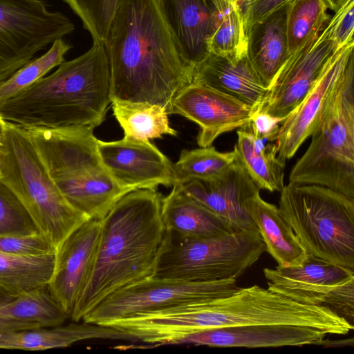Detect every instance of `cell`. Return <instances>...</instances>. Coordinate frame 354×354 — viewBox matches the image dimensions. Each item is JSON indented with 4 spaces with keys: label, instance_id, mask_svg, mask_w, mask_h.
Masks as SVG:
<instances>
[{
    "label": "cell",
    "instance_id": "1",
    "mask_svg": "<svg viewBox=\"0 0 354 354\" xmlns=\"http://www.w3.org/2000/svg\"><path fill=\"white\" fill-rule=\"evenodd\" d=\"M111 100L148 102L169 114L177 93L192 82L156 0H120L104 43Z\"/></svg>",
    "mask_w": 354,
    "mask_h": 354
},
{
    "label": "cell",
    "instance_id": "2",
    "mask_svg": "<svg viewBox=\"0 0 354 354\" xmlns=\"http://www.w3.org/2000/svg\"><path fill=\"white\" fill-rule=\"evenodd\" d=\"M162 199L156 189L131 191L102 220L95 263L73 322L111 293L153 275L167 233Z\"/></svg>",
    "mask_w": 354,
    "mask_h": 354
},
{
    "label": "cell",
    "instance_id": "3",
    "mask_svg": "<svg viewBox=\"0 0 354 354\" xmlns=\"http://www.w3.org/2000/svg\"><path fill=\"white\" fill-rule=\"evenodd\" d=\"M111 73L104 44L0 104V115L24 129L85 126L104 121L111 103Z\"/></svg>",
    "mask_w": 354,
    "mask_h": 354
},
{
    "label": "cell",
    "instance_id": "4",
    "mask_svg": "<svg viewBox=\"0 0 354 354\" xmlns=\"http://www.w3.org/2000/svg\"><path fill=\"white\" fill-rule=\"evenodd\" d=\"M26 130L64 197L89 219L102 220L130 192L114 180L104 165L93 128L77 126Z\"/></svg>",
    "mask_w": 354,
    "mask_h": 354
},
{
    "label": "cell",
    "instance_id": "5",
    "mask_svg": "<svg viewBox=\"0 0 354 354\" xmlns=\"http://www.w3.org/2000/svg\"><path fill=\"white\" fill-rule=\"evenodd\" d=\"M169 325L178 337L198 331L254 324L324 326L348 334L354 325L326 306L304 304L258 285L239 288L214 299L185 304L170 313Z\"/></svg>",
    "mask_w": 354,
    "mask_h": 354
},
{
    "label": "cell",
    "instance_id": "6",
    "mask_svg": "<svg viewBox=\"0 0 354 354\" xmlns=\"http://www.w3.org/2000/svg\"><path fill=\"white\" fill-rule=\"evenodd\" d=\"M292 167L289 182L322 185L354 198V54Z\"/></svg>",
    "mask_w": 354,
    "mask_h": 354
},
{
    "label": "cell",
    "instance_id": "7",
    "mask_svg": "<svg viewBox=\"0 0 354 354\" xmlns=\"http://www.w3.org/2000/svg\"><path fill=\"white\" fill-rule=\"evenodd\" d=\"M0 180L19 200L37 231L56 249L73 230L89 219L64 197L27 130L9 122L6 124Z\"/></svg>",
    "mask_w": 354,
    "mask_h": 354
},
{
    "label": "cell",
    "instance_id": "8",
    "mask_svg": "<svg viewBox=\"0 0 354 354\" xmlns=\"http://www.w3.org/2000/svg\"><path fill=\"white\" fill-rule=\"evenodd\" d=\"M280 192L278 208L307 253L354 270V198L290 182Z\"/></svg>",
    "mask_w": 354,
    "mask_h": 354
},
{
    "label": "cell",
    "instance_id": "9",
    "mask_svg": "<svg viewBox=\"0 0 354 354\" xmlns=\"http://www.w3.org/2000/svg\"><path fill=\"white\" fill-rule=\"evenodd\" d=\"M265 252L258 230L203 239L184 238L167 230L152 277L189 281L237 279Z\"/></svg>",
    "mask_w": 354,
    "mask_h": 354
},
{
    "label": "cell",
    "instance_id": "10",
    "mask_svg": "<svg viewBox=\"0 0 354 354\" xmlns=\"http://www.w3.org/2000/svg\"><path fill=\"white\" fill-rule=\"evenodd\" d=\"M239 288L233 278L189 281L151 276L111 293L82 321L106 326L144 312L223 297Z\"/></svg>",
    "mask_w": 354,
    "mask_h": 354
},
{
    "label": "cell",
    "instance_id": "11",
    "mask_svg": "<svg viewBox=\"0 0 354 354\" xmlns=\"http://www.w3.org/2000/svg\"><path fill=\"white\" fill-rule=\"evenodd\" d=\"M73 24L43 0H0V84L39 51L71 34Z\"/></svg>",
    "mask_w": 354,
    "mask_h": 354
},
{
    "label": "cell",
    "instance_id": "12",
    "mask_svg": "<svg viewBox=\"0 0 354 354\" xmlns=\"http://www.w3.org/2000/svg\"><path fill=\"white\" fill-rule=\"evenodd\" d=\"M268 288L297 301L324 306L354 325V270L308 254L300 264L266 268Z\"/></svg>",
    "mask_w": 354,
    "mask_h": 354
},
{
    "label": "cell",
    "instance_id": "13",
    "mask_svg": "<svg viewBox=\"0 0 354 354\" xmlns=\"http://www.w3.org/2000/svg\"><path fill=\"white\" fill-rule=\"evenodd\" d=\"M337 50L325 27L317 37L290 55L256 111L283 121L316 83Z\"/></svg>",
    "mask_w": 354,
    "mask_h": 354
},
{
    "label": "cell",
    "instance_id": "14",
    "mask_svg": "<svg viewBox=\"0 0 354 354\" xmlns=\"http://www.w3.org/2000/svg\"><path fill=\"white\" fill-rule=\"evenodd\" d=\"M97 149L114 180L130 192L176 185L174 164L149 140L128 136L110 142L97 139Z\"/></svg>",
    "mask_w": 354,
    "mask_h": 354
},
{
    "label": "cell",
    "instance_id": "15",
    "mask_svg": "<svg viewBox=\"0 0 354 354\" xmlns=\"http://www.w3.org/2000/svg\"><path fill=\"white\" fill-rule=\"evenodd\" d=\"M102 220L88 219L57 248L48 287L71 319L95 263Z\"/></svg>",
    "mask_w": 354,
    "mask_h": 354
},
{
    "label": "cell",
    "instance_id": "16",
    "mask_svg": "<svg viewBox=\"0 0 354 354\" xmlns=\"http://www.w3.org/2000/svg\"><path fill=\"white\" fill-rule=\"evenodd\" d=\"M254 109L245 103L210 87L192 82L174 97L169 114H178L196 123L200 147L212 145L221 134L246 128Z\"/></svg>",
    "mask_w": 354,
    "mask_h": 354
},
{
    "label": "cell",
    "instance_id": "17",
    "mask_svg": "<svg viewBox=\"0 0 354 354\" xmlns=\"http://www.w3.org/2000/svg\"><path fill=\"white\" fill-rule=\"evenodd\" d=\"M178 185L185 194L220 217L232 232L258 230L248 203L261 189L237 156L233 163L215 176Z\"/></svg>",
    "mask_w": 354,
    "mask_h": 354
},
{
    "label": "cell",
    "instance_id": "18",
    "mask_svg": "<svg viewBox=\"0 0 354 354\" xmlns=\"http://www.w3.org/2000/svg\"><path fill=\"white\" fill-rule=\"evenodd\" d=\"M328 335H339L330 328L299 324H254L212 328L188 334L170 344L250 348L321 345Z\"/></svg>",
    "mask_w": 354,
    "mask_h": 354
},
{
    "label": "cell",
    "instance_id": "19",
    "mask_svg": "<svg viewBox=\"0 0 354 354\" xmlns=\"http://www.w3.org/2000/svg\"><path fill=\"white\" fill-rule=\"evenodd\" d=\"M183 62L191 68L209 54L221 19L219 0H156Z\"/></svg>",
    "mask_w": 354,
    "mask_h": 354
},
{
    "label": "cell",
    "instance_id": "20",
    "mask_svg": "<svg viewBox=\"0 0 354 354\" xmlns=\"http://www.w3.org/2000/svg\"><path fill=\"white\" fill-rule=\"evenodd\" d=\"M354 54V42L337 49L305 97L281 122L276 140L277 156L283 162L290 159L310 136L325 103L335 89Z\"/></svg>",
    "mask_w": 354,
    "mask_h": 354
},
{
    "label": "cell",
    "instance_id": "21",
    "mask_svg": "<svg viewBox=\"0 0 354 354\" xmlns=\"http://www.w3.org/2000/svg\"><path fill=\"white\" fill-rule=\"evenodd\" d=\"M192 82L228 95L251 106L254 112L268 90L252 67L246 55L233 60L209 53L194 68Z\"/></svg>",
    "mask_w": 354,
    "mask_h": 354
},
{
    "label": "cell",
    "instance_id": "22",
    "mask_svg": "<svg viewBox=\"0 0 354 354\" xmlns=\"http://www.w3.org/2000/svg\"><path fill=\"white\" fill-rule=\"evenodd\" d=\"M288 3L254 23L246 30V56L268 88L290 56L286 36Z\"/></svg>",
    "mask_w": 354,
    "mask_h": 354
},
{
    "label": "cell",
    "instance_id": "23",
    "mask_svg": "<svg viewBox=\"0 0 354 354\" xmlns=\"http://www.w3.org/2000/svg\"><path fill=\"white\" fill-rule=\"evenodd\" d=\"M105 339L138 342L115 328L82 321L49 328H36L0 333V348L28 351L65 348L86 339Z\"/></svg>",
    "mask_w": 354,
    "mask_h": 354
},
{
    "label": "cell",
    "instance_id": "24",
    "mask_svg": "<svg viewBox=\"0 0 354 354\" xmlns=\"http://www.w3.org/2000/svg\"><path fill=\"white\" fill-rule=\"evenodd\" d=\"M162 216L166 230L184 238L203 239L232 232L220 217L185 194L178 184L162 197Z\"/></svg>",
    "mask_w": 354,
    "mask_h": 354
},
{
    "label": "cell",
    "instance_id": "25",
    "mask_svg": "<svg viewBox=\"0 0 354 354\" xmlns=\"http://www.w3.org/2000/svg\"><path fill=\"white\" fill-rule=\"evenodd\" d=\"M248 210L266 244L268 252L279 267L301 263L308 253L278 207L263 200L260 192L248 201Z\"/></svg>",
    "mask_w": 354,
    "mask_h": 354
},
{
    "label": "cell",
    "instance_id": "26",
    "mask_svg": "<svg viewBox=\"0 0 354 354\" xmlns=\"http://www.w3.org/2000/svg\"><path fill=\"white\" fill-rule=\"evenodd\" d=\"M234 150L260 189L281 192L284 186L285 162L277 156L276 142L254 136L248 128L239 129Z\"/></svg>",
    "mask_w": 354,
    "mask_h": 354
},
{
    "label": "cell",
    "instance_id": "27",
    "mask_svg": "<svg viewBox=\"0 0 354 354\" xmlns=\"http://www.w3.org/2000/svg\"><path fill=\"white\" fill-rule=\"evenodd\" d=\"M111 103L124 136L149 140L163 135L177 136V131L170 126L166 109L160 105L118 100H111Z\"/></svg>",
    "mask_w": 354,
    "mask_h": 354
},
{
    "label": "cell",
    "instance_id": "28",
    "mask_svg": "<svg viewBox=\"0 0 354 354\" xmlns=\"http://www.w3.org/2000/svg\"><path fill=\"white\" fill-rule=\"evenodd\" d=\"M55 254L19 256L0 252V286L16 295L48 285Z\"/></svg>",
    "mask_w": 354,
    "mask_h": 354
},
{
    "label": "cell",
    "instance_id": "29",
    "mask_svg": "<svg viewBox=\"0 0 354 354\" xmlns=\"http://www.w3.org/2000/svg\"><path fill=\"white\" fill-rule=\"evenodd\" d=\"M0 317L49 328L62 325L68 318L52 296L48 285L17 296L0 307Z\"/></svg>",
    "mask_w": 354,
    "mask_h": 354
},
{
    "label": "cell",
    "instance_id": "30",
    "mask_svg": "<svg viewBox=\"0 0 354 354\" xmlns=\"http://www.w3.org/2000/svg\"><path fill=\"white\" fill-rule=\"evenodd\" d=\"M324 0H290L286 15L288 52L300 49L317 37L326 26L330 17Z\"/></svg>",
    "mask_w": 354,
    "mask_h": 354
},
{
    "label": "cell",
    "instance_id": "31",
    "mask_svg": "<svg viewBox=\"0 0 354 354\" xmlns=\"http://www.w3.org/2000/svg\"><path fill=\"white\" fill-rule=\"evenodd\" d=\"M219 24L209 41V53L236 60L246 55V35L239 0H219Z\"/></svg>",
    "mask_w": 354,
    "mask_h": 354
},
{
    "label": "cell",
    "instance_id": "32",
    "mask_svg": "<svg viewBox=\"0 0 354 354\" xmlns=\"http://www.w3.org/2000/svg\"><path fill=\"white\" fill-rule=\"evenodd\" d=\"M236 157L234 149L221 152L212 146L183 149L178 160L174 164L176 184L215 176L233 163Z\"/></svg>",
    "mask_w": 354,
    "mask_h": 354
},
{
    "label": "cell",
    "instance_id": "33",
    "mask_svg": "<svg viewBox=\"0 0 354 354\" xmlns=\"http://www.w3.org/2000/svg\"><path fill=\"white\" fill-rule=\"evenodd\" d=\"M71 46L62 38L55 40L43 55L32 59L0 84V104L44 77L53 68L64 62Z\"/></svg>",
    "mask_w": 354,
    "mask_h": 354
},
{
    "label": "cell",
    "instance_id": "34",
    "mask_svg": "<svg viewBox=\"0 0 354 354\" xmlns=\"http://www.w3.org/2000/svg\"><path fill=\"white\" fill-rule=\"evenodd\" d=\"M81 19L93 42L104 44L120 0H63Z\"/></svg>",
    "mask_w": 354,
    "mask_h": 354
},
{
    "label": "cell",
    "instance_id": "35",
    "mask_svg": "<svg viewBox=\"0 0 354 354\" xmlns=\"http://www.w3.org/2000/svg\"><path fill=\"white\" fill-rule=\"evenodd\" d=\"M39 232L13 192L0 180V234Z\"/></svg>",
    "mask_w": 354,
    "mask_h": 354
},
{
    "label": "cell",
    "instance_id": "36",
    "mask_svg": "<svg viewBox=\"0 0 354 354\" xmlns=\"http://www.w3.org/2000/svg\"><path fill=\"white\" fill-rule=\"evenodd\" d=\"M0 252L19 256L36 257L53 254L56 248L39 232L1 234Z\"/></svg>",
    "mask_w": 354,
    "mask_h": 354
},
{
    "label": "cell",
    "instance_id": "37",
    "mask_svg": "<svg viewBox=\"0 0 354 354\" xmlns=\"http://www.w3.org/2000/svg\"><path fill=\"white\" fill-rule=\"evenodd\" d=\"M326 28L337 49L354 42V0H348L335 12Z\"/></svg>",
    "mask_w": 354,
    "mask_h": 354
},
{
    "label": "cell",
    "instance_id": "38",
    "mask_svg": "<svg viewBox=\"0 0 354 354\" xmlns=\"http://www.w3.org/2000/svg\"><path fill=\"white\" fill-rule=\"evenodd\" d=\"M290 0H239L245 31Z\"/></svg>",
    "mask_w": 354,
    "mask_h": 354
},
{
    "label": "cell",
    "instance_id": "39",
    "mask_svg": "<svg viewBox=\"0 0 354 354\" xmlns=\"http://www.w3.org/2000/svg\"><path fill=\"white\" fill-rule=\"evenodd\" d=\"M281 119L272 117L267 113L254 112L250 124L246 127L254 136L276 142Z\"/></svg>",
    "mask_w": 354,
    "mask_h": 354
},
{
    "label": "cell",
    "instance_id": "40",
    "mask_svg": "<svg viewBox=\"0 0 354 354\" xmlns=\"http://www.w3.org/2000/svg\"><path fill=\"white\" fill-rule=\"evenodd\" d=\"M17 296L18 295L0 286V307L7 304ZM36 328L38 326L34 324L0 317V333Z\"/></svg>",
    "mask_w": 354,
    "mask_h": 354
},
{
    "label": "cell",
    "instance_id": "41",
    "mask_svg": "<svg viewBox=\"0 0 354 354\" xmlns=\"http://www.w3.org/2000/svg\"><path fill=\"white\" fill-rule=\"evenodd\" d=\"M7 122L0 115V177L2 167V153L6 134Z\"/></svg>",
    "mask_w": 354,
    "mask_h": 354
},
{
    "label": "cell",
    "instance_id": "42",
    "mask_svg": "<svg viewBox=\"0 0 354 354\" xmlns=\"http://www.w3.org/2000/svg\"><path fill=\"white\" fill-rule=\"evenodd\" d=\"M328 8L334 11L337 12L344 3L348 0H324Z\"/></svg>",
    "mask_w": 354,
    "mask_h": 354
}]
</instances>
